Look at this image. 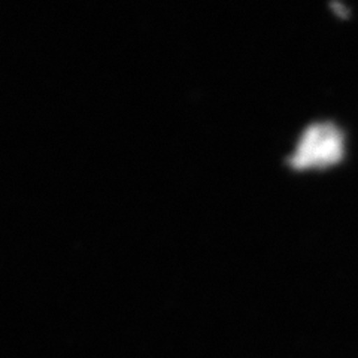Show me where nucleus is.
<instances>
[{
  "mask_svg": "<svg viewBox=\"0 0 358 358\" xmlns=\"http://www.w3.org/2000/svg\"><path fill=\"white\" fill-rule=\"evenodd\" d=\"M346 151L345 131L333 121L309 124L299 136L288 166L294 171H322L342 162Z\"/></svg>",
  "mask_w": 358,
  "mask_h": 358,
  "instance_id": "obj_1",
  "label": "nucleus"
}]
</instances>
